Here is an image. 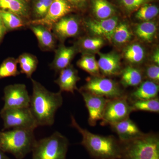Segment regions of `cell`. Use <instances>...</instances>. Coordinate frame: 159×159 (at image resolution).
Returning a JSON list of instances; mask_svg holds the SVG:
<instances>
[{
  "label": "cell",
  "instance_id": "obj_26",
  "mask_svg": "<svg viewBox=\"0 0 159 159\" xmlns=\"http://www.w3.org/2000/svg\"><path fill=\"white\" fill-rule=\"evenodd\" d=\"M123 56L131 64H139L143 62L145 59V48L139 43L130 44L124 49Z\"/></svg>",
  "mask_w": 159,
  "mask_h": 159
},
{
  "label": "cell",
  "instance_id": "obj_25",
  "mask_svg": "<svg viewBox=\"0 0 159 159\" xmlns=\"http://www.w3.org/2000/svg\"><path fill=\"white\" fill-rule=\"evenodd\" d=\"M133 36V34L128 24L119 21L112 35L111 42L116 45H123L130 41Z\"/></svg>",
  "mask_w": 159,
  "mask_h": 159
},
{
  "label": "cell",
  "instance_id": "obj_37",
  "mask_svg": "<svg viewBox=\"0 0 159 159\" xmlns=\"http://www.w3.org/2000/svg\"><path fill=\"white\" fill-rule=\"evenodd\" d=\"M7 31L3 24L2 20L1 18V16H0V45L2 42L4 38L5 37Z\"/></svg>",
  "mask_w": 159,
  "mask_h": 159
},
{
  "label": "cell",
  "instance_id": "obj_34",
  "mask_svg": "<svg viewBox=\"0 0 159 159\" xmlns=\"http://www.w3.org/2000/svg\"><path fill=\"white\" fill-rule=\"evenodd\" d=\"M152 0H120V3L125 11L128 12L137 11L144 4Z\"/></svg>",
  "mask_w": 159,
  "mask_h": 159
},
{
  "label": "cell",
  "instance_id": "obj_1",
  "mask_svg": "<svg viewBox=\"0 0 159 159\" xmlns=\"http://www.w3.org/2000/svg\"><path fill=\"white\" fill-rule=\"evenodd\" d=\"M32 93L30 96L29 108L38 126L54 124L56 111L62 106L61 93L47 89L37 80L31 78Z\"/></svg>",
  "mask_w": 159,
  "mask_h": 159
},
{
  "label": "cell",
  "instance_id": "obj_24",
  "mask_svg": "<svg viewBox=\"0 0 159 159\" xmlns=\"http://www.w3.org/2000/svg\"><path fill=\"white\" fill-rule=\"evenodd\" d=\"M92 8L96 19L103 20L115 16V7L107 0H92Z\"/></svg>",
  "mask_w": 159,
  "mask_h": 159
},
{
  "label": "cell",
  "instance_id": "obj_22",
  "mask_svg": "<svg viewBox=\"0 0 159 159\" xmlns=\"http://www.w3.org/2000/svg\"><path fill=\"white\" fill-rule=\"evenodd\" d=\"M120 75V82L124 88L137 87L143 81V76L142 71L133 66H128L122 69Z\"/></svg>",
  "mask_w": 159,
  "mask_h": 159
},
{
  "label": "cell",
  "instance_id": "obj_31",
  "mask_svg": "<svg viewBox=\"0 0 159 159\" xmlns=\"http://www.w3.org/2000/svg\"><path fill=\"white\" fill-rule=\"evenodd\" d=\"M17 64V58L9 57L4 60L0 65V79L19 75Z\"/></svg>",
  "mask_w": 159,
  "mask_h": 159
},
{
  "label": "cell",
  "instance_id": "obj_12",
  "mask_svg": "<svg viewBox=\"0 0 159 159\" xmlns=\"http://www.w3.org/2000/svg\"><path fill=\"white\" fill-rule=\"evenodd\" d=\"M80 29V21L78 18L67 15L60 19L51 28L54 36L61 41L77 36Z\"/></svg>",
  "mask_w": 159,
  "mask_h": 159
},
{
  "label": "cell",
  "instance_id": "obj_38",
  "mask_svg": "<svg viewBox=\"0 0 159 159\" xmlns=\"http://www.w3.org/2000/svg\"><path fill=\"white\" fill-rule=\"evenodd\" d=\"M152 61L154 64L159 66V50L158 48H157L154 51L151 56Z\"/></svg>",
  "mask_w": 159,
  "mask_h": 159
},
{
  "label": "cell",
  "instance_id": "obj_28",
  "mask_svg": "<svg viewBox=\"0 0 159 159\" xmlns=\"http://www.w3.org/2000/svg\"><path fill=\"white\" fill-rule=\"evenodd\" d=\"M77 64L78 67L91 74V76H101L98 62L93 54H83Z\"/></svg>",
  "mask_w": 159,
  "mask_h": 159
},
{
  "label": "cell",
  "instance_id": "obj_39",
  "mask_svg": "<svg viewBox=\"0 0 159 159\" xmlns=\"http://www.w3.org/2000/svg\"><path fill=\"white\" fill-rule=\"evenodd\" d=\"M7 156L5 154V152L2 151V149L0 148V159H9Z\"/></svg>",
  "mask_w": 159,
  "mask_h": 159
},
{
  "label": "cell",
  "instance_id": "obj_7",
  "mask_svg": "<svg viewBox=\"0 0 159 159\" xmlns=\"http://www.w3.org/2000/svg\"><path fill=\"white\" fill-rule=\"evenodd\" d=\"M0 116L3 120V130L13 129L34 130L38 127L29 107L2 108Z\"/></svg>",
  "mask_w": 159,
  "mask_h": 159
},
{
  "label": "cell",
  "instance_id": "obj_15",
  "mask_svg": "<svg viewBox=\"0 0 159 159\" xmlns=\"http://www.w3.org/2000/svg\"><path fill=\"white\" fill-rule=\"evenodd\" d=\"M110 126L117 134L121 142L131 141L142 136L144 134L136 123L129 118L111 124Z\"/></svg>",
  "mask_w": 159,
  "mask_h": 159
},
{
  "label": "cell",
  "instance_id": "obj_18",
  "mask_svg": "<svg viewBox=\"0 0 159 159\" xmlns=\"http://www.w3.org/2000/svg\"><path fill=\"white\" fill-rule=\"evenodd\" d=\"M28 25L36 36L41 50L44 51H51L55 49L56 38L51 29L39 24H30Z\"/></svg>",
  "mask_w": 159,
  "mask_h": 159
},
{
  "label": "cell",
  "instance_id": "obj_19",
  "mask_svg": "<svg viewBox=\"0 0 159 159\" xmlns=\"http://www.w3.org/2000/svg\"><path fill=\"white\" fill-rule=\"evenodd\" d=\"M159 92L158 84L150 80L142 81L130 94L129 100H147L157 97Z\"/></svg>",
  "mask_w": 159,
  "mask_h": 159
},
{
  "label": "cell",
  "instance_id": "obj_6",
  "mask_svg": "<svg viewBox=\"0 0 159 159\" xmlns=\"http://www.w3.org/2000/svg\"><path fill=\"white\" fill-rule=\"evenodd\" d=\"M80 90L111 99L125 96L124 90L115 80L100 76H91Z\"/></svg>",
  "mask_w": 159,
  "mask_h": 159
},
{
  "label": "cell",
  "instance_id": "obj_20",
  "mask_svg": "<svg viewBox=\"0 0 159 159\" xmlns=\"http://www.w3.org/2000/svg\"><path fill=\"white\" fill-rule=\"evenodd\" d=\"M105 39L98 36H87L80 39L75 43L74 45L76 47L78 52L83 54H93L98 53L105 43Z\"/></svg>",
  "mask_w": 159,
  "mask_h": 159
},
{
  "label": "cell",
  "instance_id": "obj_21",
  "mask_svg": "<svg viewBox=\"0 0 159 159\" xmlns=\"http://www.w3.org/2000/svg\"><path fill=\"white\" fill-rule=\"evenodd\" d=\"M0 11L12 12L24 19H29L30 15L27 0H0Z\"/></svg>",
  "mask_w": 159,
  "mask_h": 159
},
{
  "label": "cell",
  "instance_id": "obj_13",
  "mask_svg": "<svg viewBox=\"0 0 159 159\" xmlns=\"http://www.w3.org/2000/svg\"><path fill=\"white\" fill-rule=\"evenodd\" d=\"M119 22V18L115 16L106 19L87 20L84 24L93 36L102 38L111 42L112 35Z\"/></svg>",
  "mask_w": 159,
  "mask_h": 159
},
{
  "label": "cell",
  "instance_id": "obj_32",
  "mask_svg": "<svg viewBox=\"0 0 159 159\" xmlns=\"http://www.w3.org/2000/svg\"><path fill=\"white\" fill-rule=\"evenodd\" d=\"M158 7L150 3H146L137 10L135 17L142 22L149 21L159 14Z\"/></svg>",
  "mask_w": 159,
  "mask_h": 159
},
{
  "label": "cell",
  "instance_id": "obj_2",
  "mask_svg": "<svg viewBox=\"0 0 159 159\" xmlns=\"http://www.w3.org/2000/svg\"><path fill=\"white\" fill-rule=\"evenodd\" d=\"M71 125L82 136L81 144L91 157L95 159H122L121 142L113 136H102L92 133L83 128L74 116H71Z\"/></svg>",
  "mask_w": 159,
  "mask_h": 159
},
{
  "label": "cell",
  "instance_id": "obj_23",
  "mask_svg": "<svg viewBox=\"0 0 159 159\" xmlns=\"http://www.w3.org/2000/svg\"><path fill=\"white\" fill-rule=\"evenodd\" d=\"M156 24L153 22H142L137 25L134 28V34L137 37L145 43H151L153 41L157 32Z\"/></svg>",
  "mask_w": 159,
  "mask_h": 159
},
{
  "label": "cell",
  "instance_id": "obj_8",
  "mask_svg": "<svg viewBox=\"0 0 159 159\" xmlns=\"http://www.w3.org/2000/svg\"><path fill=\"white\" fill-rule=\"evenodd\" d=\"M128 96L108 99L103 113L102 125H111L129 118L132 112Z\"/></svg>",
  "mask_w": 159,
  "mask_h": 159
},
{
  "label": "cell",
  "instance_id": "obj_3",
  "mask_svg": "<svg viewBox=\"0 0 159 159\" xmlns=\"http://www.w3.org/2000/svg\"><path fill=\"white\" fill-rule=\"evenodd\" d=\"M36 141L33 129H13L0 131V148L17 159H23L31 152Z\"/></svg>",
  "mask_w": 159,
  "mask_h": 159
},
{
  "label": "cell",
  "instance_id": "obj_35",
  "mask_svg": "<svg viewBox=\"0 0 159 159\" xmlns=\"http://www.w3.org/2000/svg\"><path fill=\"white\" fill-rule=\"evenodd\" d=\"M145 74L148 80H150L159 84V65L154 63L149 65L145 68Z\"/></svg>",
  "mask_w": 159,
  "mask_h": 159
},
{
  "label": "cell",
  "instance_id": "obj_40",
  "mask_svg": "<svg viewBox=\"0 0 159 159\" xmlns=\"http://www.w3.org/2000/svg\"><path fill=\"white\" fill-rule=\"evenodd\" d=\"M9 159H10L9 158Z\"/></svg>",
  "mask_w": 159,
  "mask_h": 159
},
{
  "label": "cell",
  "instance_id": "obj_14",
  "mask_svg": "<svg viewBox=\"0 0 159 159\" xmlns=\"http://www.w3.org/2000/svg\"><path fill=\"white\" fill-rule=\"evenodd\" d=\"M98 66L100 74L105 77H111L120 75L122 70L121 56L115 51L107 53L99 52Z\"/></svg>",
  "mask_w": 159,
  "mask_h": 159
},
{
  "label": "cell",
  "instance_id": "obj_4",
  "mask_svg": "<svg viewBox=\"0 0 159 159\" xmlns=\"http://www.w3.org/2000/svg\"><path fill=\"white\" fill-rule=\"evenodd\" d=\"M121 143L122 159H159V137L157 134L144 133L136 139Z\"/></svg>",
  "mask_w": 159,
  "mask_h": 159
},
{
  "label": "cell",
  "instance_id": "obj_30",
  "mask_svg": "<svg viewBox=\"0 0 159 159\" xmlns=\"http://www.w3.org/2000/svg\"><path fill=\"white\" fill-rule=\"evenodd\" d=\"M129 100L133 111H143L159 112V99L158 97L147 100Z\"/></svg>",
  "mask_w": 159,
  "mask_h": 159
},
{
  "label": "cell",
  "instance_id": "obj_17",
  "mask_svg": "<svg viewBox=\"0 0 159 159\" xmlns=\"http://www.w3.org/2000/svg\"><path fill=\"white\" fill-rule=\"evenodd\" d=\"M77 53L78 51L74 45L70 47L60 45L55 51L54 59L50 65V67L55 72H60L71 65L72 60Z\"/></svg>",
  "mask_w": 159,
  "mask_h": 159
},
{
  "label": "cell",
  "instance_id": "obj_9",
  "mask_svg": "<svg viewBox=\"0 0 159 159\" xmlns=\"http://www.w3.org/2000/svg\"><path fill=\"white\" fill-rule=\"evenodd\" d=\"M3 100L4 105L2 109H11L29 107L30 96L27 87L23 84H9L4 89Z\"/></svg>",
  "mask_w": 159,
  "mask_h": 159
},
{
  "label": "cell",
  "instance_id": "obj_11",
  "mask_svg": "<svg viewBox=\"0 0 159 159\" xmlns=\"http://www.w3.org/2000/svg\"><path fill=\"white\" fill-rule=\"evenodd\" d=\"M79 91L82 95L88 111L89 124L92 126H95L98 121L102 120L108 99L85 91L80 90Z\"/></svg>",
  "mask_w": 159,
  "mask_h": 159
},
{
  "label": "cell",
  "instance_id": "obj_16",
  "mask_svg": "<svg viewBox=\"0 0 159 159\" xmlns=\"http://www.w3.org/2000/svg\"><path fill=\"white\" fill-rule=\"evenodd\" d=\"M78 71L70 65L59 72V77L54 82L59 86L60 91L74 94L77 89V83L80 80Z\"/></svg>",
  "mask_w": 159,
  "mask_h": 159
},
{
  "label": "cell",
  "instance_id": "obj_27",
  "mask_svg": "<svg viewBox=\"0 0 159 159\" xmlns=\"http://www.w3.org/2000/svg\"><path fill=\"white\" fill-rule=\"evenodd\" d=\"M18 64L20 69V73L25 74L31 79L32 74L37 69L38 60L37 57L30 53H25L17 58Z\"/></svg>",
  "mask_w": 159,
  "mask_h": 159
},
{
  "label": "cell",
  "instance_id": "obj_10",
  "mask_svg": "<svg viewBox=\"0 0 159 159\" xmlns=\"http://www.w3.org/2000/svg\"><path fill=\"white\" fill-rule=\"evenodd\" d=\"M73 10V7L67 0H53L45 16L41 19L29 20L27 25L39 24L51 30L52 25L61 18L67 15Z\"/></svg>",
  "mask_w": 159,
  "mask_h": 159
},
{
  "label": "cell",
  "instance_id": "obj_5",
  "mask_svg": "<svg viewBox=\"0 0 159 159\" xmlns=\"http://www.w3.org/2000/svg\"><path fill=\"white\" fill-rule=\"evenodd\" d=\"M68 139L58 131L36 141L32 148V159H66Z\"/></svg>",
  "mask_w": 159,
  "mask_h": 159
},
{
  "label": "cell",
  "instance_id": "obj_36",
  "mask_svg": "<svg viewBox=\"0 0 159 159\" xmlns=\"http://www.w3.org/2000/svg\"><path fill=\"white\" fill-rule=\"evenodd\" d=\"M73 7L82 9L86 4L88 0H67Z\"/></svg>",
  "mask_w": 159,
  "mask_h": 159
},
{
  "label": "cell",
  "instance_id": "obj_29",
  "mask_svg": "<svg viewBox=\"0 0 159 159\" xmlns=\"http://www.w3.org/2000/svg\"><path fill=\"white\" fill-rule=\"evenodd\" d=\"M0 16L7 32L20 29L27 25L25 19L12 12L0 11Z\"/></svg>",
  "mask_w": 159,
  "mask_h": 159
},
{
  "label": "cell",
  "instance_id": "obj_33",
  "mask_svg": "<svg viewBox=\"0 0 159 159\" xmlns=\"http://www.w3.org/2000/svg\"><path fill=\"white\" fill-rule=\"evenodd\" d=\"M53 0H34L32 9L33 19H41L45 16Z\"/></svg>",
  "mask_w": 159,
  "mask_h": 159
}]
</instances>
